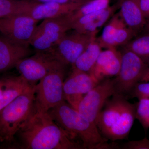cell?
<instances>
[{
  "label": "cell",
  "mask_w": 149,
  "mask_h": 149,
  "mask_svg": "<svg viewBox=\"0 0 149 149\" xmlns=\"http://www.w3.org/2000/svg\"><path fill=\"white\" fill-rule=\"evenodd\" d=\"M17 134L21 149H83L57 124L49 112L36 110Z\"/></svg>",
  "instance_id": "1"
},
{
  "label": "cell",
  "mask_w": 149,
  "mask_h": 149,
  "mask_svg": "<svg viewBox=\"0 0 149 149\" xmlns=\"http://www.w3.org/2000/svg\"><path fill=\"white\" fill-rule=\"evenodd\" d=\"M53 119L72 139L80 140L83 149L118 148L116 144H108L95 123L88 121L65 101L50 110Z\"/></svg>",
  "instance_id": "2"
},
{
  "label": "cell",
  "mask_w": 149,
  "mask_h": 149,
  "mask_svg": "<svg viewBox=\"0 0 149 149\" xmlns=\"http://www.w3.org/2000/svg\"><path fill=\"white\" fill-rule=\"evenodd\" d=\"M136 114V104L128 102L125 96L115 93L104 104L95 123L107 141L123 140L129 135Z\"/></svg>",
  "instance_id": "3"
},
{
  "label": "cell",
  "mask_w": 149,
  "mask_h": 149,
  "mask_svg": "<svg viewBox=\"0 0 149 149\" xmlns=\"http://www.w3.org/2000/svg\"><path fill=\"white\" fill-rule=\"evenodd\" d=\"M35 85L18 96L0 111V142L11 143L35 112Z\"/></svg>",
  "instance_id": "4"
},
{
  "label": "cell",
  "mask_w": 149,
  "mask_h": 149,
  "mask_svg": "<svg viewBox=\"0 0 149 149\" xmlns=\"http://www.w3.org/2000/svg\"><path fill=\"white\" fill-rule=\"evenodd\" d=\"M65 68L49 72L35 86V104L37 110L48 112L65 101L63 93Z\"/></svg>",
  "instance_id": "5"
},
{
  "label": "cell",
  "mask_w": 149,
  "mask_h": 149,
  "mask_svg": "<svg viewBox=\"0 0 149 149\" xmlns=\"http://www.w3.org/2000/svg\"><path fill=\"white\" fill-rule=\"evenodd\" d=\"M119 72L113 78L116 93L128 96L136 84L141 79L149 67L132 51L123 47Z\"/></svg>",
  "instance_id": "6"
},
{
  "label": "cell",
  "mask_w": 149,
  "mask_h": 149,
  "mask_svg": "<svg viewBox=\"0 0 149 149\" xmlns=\"http://www.w3.org/2000/svg\"><path fill=\"white\" fill-rule=\"evenodd\" d=\"M72 29L67 15L44 19L37 25L29 44L36 52H47Z\"/></svg>",
  "instance_id": "7"
},
{
  "label": "cell",
  "mask_w": 149,
  "mask_h": 149,
  "mask_svg": "<svg viewBox=\"0 0 149 149\" xmlns=\"http://www.w3.org/2000/svg\"><path fill=\"white\" fill-rule=\"evenodd\" d=\"M73 31L68 33L47 52L65 66L74 65L88 45L96 37V35H88Z\"/></svg>",
  "instance_id": "8"
},
{
  "label": "cell",
  "mask_w": 149,
  "mask_h": 149,
  "mask_svg": "<svg viewBox=\"0 0 149 149\" xmlns=\"http://www.w3.org/2000/svg\"><path fill=\"white\" fill-rule=\"evenodd\" d=\"M15 67L22 77L31 85H36L49 72L66 68L49 54L36 52L34 55L22 59Z\"/></svg>",
  "instance_id": "9"
},
{
  "label": "cell",
  "mask_w": 149,
  "mask_h": 149,
  "mask_svg": "<svg viewBox=\"0 0 149 149\" xmlns=\"http://www.w3.org/2000/svg\"><path fill=\"white\" fill-rule=\"evenodd\" d=\"M115 93L114 79L109 78L102 80L83 97L77 111L88 121L95 123L104 104Z\"/></svg>",
  "instance_id": "10"
},
{
  "label": "cell",
  "mask_w": 149,
  "mask_h": 149,
  "mask_svg": "<svg viewBox=\"0 0 149 149\" xmlns=\"http://www.w3.org/2000/svg\"><path fill=\"white\" fill-rule=\"evenodd\" d=\"M39 21L27 14L0 18V34L14 43L29 46V40Z\"/></svg>",
  "instance_id": "11"
},
{
  "label": "cell",
  "mask_w": 149,
  "mask_h": 149,
  "mask_svg": "<svg viewBox=\"0 0 149 149\" xmlns=\"http://www.w3.org/2000/svg\"><path fill=\"white\" fill-rule=\"evenodd\" d=\"M100 82L90 73L73 68L63 82L65 100L77 110L83 97Z\"/></svg>",
  "instance_id": "12"
},
{
  "label": "cell",
  "mask_w": 149,
  "mask_h": 149,
  "mask_svg": "<svg viewBox=\"0 0 149 149\" xmlns=\"http://www.w3.org/2000/svg\"><path fill=\"white\" fill-rule=\"evenodd\" d=\"M121 56L116 48L102 51L91 74L100 82L116 76L120 70Z\"/></svg>",
  "instance_id": "13"
},
{
  "label": "cell",
  "mask_w": 149,
  "mask_h": 149,
  "mask_svg": "<svg viewBox=\"0 0 149 149\" xmlns=\"http://www.w3.org/2000/svg\"><path fill=\"white\" fill-rule=\"evenodd\" d=\"M29 46L14 43L0 34V72L15 67L19 61L30 55Z\"/></svg>",
  "instance_id": "14"
},
{
  "label": "cell",
  "mask_w": 149,
  "mask_h": 149,
  "mask_svg": "<svg viewBox=\"0 0 149 149\" xmlns=\"http://www.w3.org/2000/svg\"><path fill=\"white\" fill-rule=\"evenodd\" d=\"M120 18L126 26L138 34L147 23L140 6V0H118Z\"/></svg>",
  "instance_id": "15"
},
{
  "label": "cell",
  "mask_w": 149,
  "mask_h": 149,
  "mask_svg": "<svg viewBox=\"0 0 149 149\" xmlns=\"http://www.w3.org/2000/svg\"><path fill=\"white\" fill-rule=\"evenodd\" d=\"M85 2H86L65 3H37L31 9L28 15L39 21L41 19L56 18L71 13Z\"/></svg>",
  "instance_id": "16"
},
{
  "label": "cell",
  "mask_w": 149,
  "mask_h": 149,
  "mask_svg": "<svg viewBox=\"0 0 149 149\" xmlns=\"http://www.w3.org/2000/svg\"><path fill=\"white\" fill-rule=\"evenodd\" d=\"M33 85H30L20 75L8 77L5 89L0 97V111Z\"/></svg>",
  "instance_id": "17"
},
{
  "label": "cell",
  "mask_w": 149,
  "mask_h": 149,
  "mask_svg": "<svg viewBox=\"0 0 149 149\" xmlns=\"http://www.w3.org/2000/svg\"><path fill=\"white\" fill-rule=\"evenodd\" d=\"M102 51L96 37L77 59L72 65L73 68L91 74Z\"/></svg>",
  "instance_id": "18"
},
{
  "label": "cell",
  "mask_w": 149,
  "mask_h": 149,
  "mask_svg": "<svg viewBox=\"0 0 149 149\" xmlns=\"http://www.w3.org/2000/svg\"><path fill=\"white\" fill-rule=\"evenodd\" d=\"M118 8H119L117 3L113 5L109 6L106 8L101 11L97 15L88 23L74 30L83 34L97 35L99 28H101L111 17Z\"/></svg>",
  "instance_id": "19"
},
{
  "label": "cell",
  "mask_w": 149,
  "mask_h": 149,
  "mask_svg": "<svg viewBox=\"0 0 149 149\" xmlns=\"http://www.w3.org/2000/svg\"><path fill=\"white\" fill-rule=\"evenodd\" d=\"M37 3L28 0H0V18L20 14H28Z\"/></svg>",
  "instance_id": "20"
},
{
  "label": "cell",
  "mask_w": 149,
  "mask_h": 149,
  "mask_svg": "<svg viewBox=\"0 0 149 149\" xmlns=\"http://www.w3.org/2000/svg\"><path fill=\"white\" fill-rule=\"evenodd\" d=\"M123 47L136 54L149 67V32H145L133 38Z\"/></svg>",
  "instance_id": "21"
},
{
  "label": "cell",
  "mask_w": 149,
  "mask_h": 149,
  "mask_svg": "<svg viewBox=\"0 0 149 149\" xmlns=\"http://www.w3.org/2000/svg\"><path fill=\"white\" fill-rule=\"evenodd\" d=\"M123 20L119 13L111 17L108 23L104 27L101 35L97 40L102 48L109 49L113 47V40L115 34Z\"/></svg>",
  "instance_id": "22"
},
{
  "label": "cell",
  "mask_w": 149,
  "mask_h": 149,
  "mask_svg": "<svg viewBox=\"0 0 149 149\" xmlns=\"http://www.w3.org/2000/svg\"><path fill=\"white\" fill-rule=\"evenodd\" d=\"M110 0H90L83 3L76 10L67 15L68 18L71 24L81 17L102 10L109 6Z\"/></svg>",
  "instance_id": "23"
},
{
  "label": "cell",
  "mask_w": 149,
  "mask_h": 149,
  "mask_svg": "<svg viewBox=\"0 0 149 149\" xmlns=\"http://www.w3.org/2000/svg\"><path fill=\"white\" fill-rule=\"evenodd\" d=\"M136 32L125 25L123 21L118 27L113 40V47L124 46L136 37Z\"/></svg>",
  "instance_id": "24"
},
{
  "label": "cell",
  "mask_w": 149,
  "mask_h": 149,
  "mask_svg": "<svg viewBox=\"0 0 149 149\" xmlns=\"http://www.w3.org/2000/svg\"><path fill=\"white\" fill-rule=\"evenodd\" d=\"M136 117L145 131H148L149 128V99L139 100L136 103Z\"/></svg>",
  "instance_id": "25"
},
{
  "label": "cell",
  "mask_w": 149,
  "mask_h": 149,
  "mask_svg": "<svg viewBox=\"0 0 149 149\" xmlns=\"http://www.w3.org/2000/svg\"><path fill=\"white\" fill-rule=\"evenodd\" d=\"M131 97L149 99V81L140 82L134 86L129 95Z\"/></svg>",
  "instance_id": "26"
},
{
  "label": "cell",
  "mask_w": 149,
  "mask_h": 149,
  "mask_svg": "<svg viewBox=\"0 0 149 149\" xmlns=\"http://www.w3.org/2000/svg\"><path fill=\"white\" fill-rule=\"evenodd\" d=\"M119 148L123 149H149V140L146 137L139 141H128L122 144Z\"/></svg>",
  "instance_id": "27"
},
{
  "label": "cell",
  "mask_w": 149,
  "mask_h": 149,
  "mask_svg": "<svg viewBox=\"0 0 149 149\" xmlns=\"http://www.w3.org/2000/svg\"><path fill=\"white\" fill-rule=\"evenodd\" d=\"M32 2L38 3H65L83 2L88 1L90 0H29Z\"/></svg>",
  "instance_id": "28"
},
{
  "label": "cell",
  "mask_w": 149,
  "mask_h": 149,
  "mask_svg": "<svg viewBox=\"0 0 149 149\" xmlns=\"http://www.w3.org/2000/svg\"><path fill=\"white\" fill-rule=\"evenodd\" d=\"M140 6L145 17L149 18V0H140Z\"/></svg>",
  "instance_id": "29"
},
{
  "label": "cell",
  "mask_w": 149,
  "mask_h": 149,
  "mask_svg": "<svg viewBox=\"0 0 149 149\" xmlns=\"http://www.w3.org/2000/svg\"><path fill=\"white\" fill-rule=\"evenodd\" d=\"M8 77L0 79V97L2 95L6 85Z\"/></svg>",
  "instance_id": "30"
},
{
  "label": "cell",
  "mask_w": 149,
  "mask_h": 149,
  "mask_svg": "<svg viewBox=\"0 0 149 149\" xmlns=\"http://www.w3.org/2000/svg\"><path fill=\"white\" fill-rule=\"evenodd\" d=\"M149 81V68L145 73L140 82H148Z\"/></svg>",
  "instance_id": "31"
},
{
  "label": "cell",
  "mask_w": 149,
  "mask_h": 149,
  "mask_svg": "<svg viewBox=\"0 0 149 149\" xmlns=\"http://www.w3.org/2000/svg\"><path fill=\"white\" fill-rule=\"evenodd\" d=\"M144 29H145V32H149V18L148 19V21H147L146 24L144 27Z\"/></svg>",
  "instance_id": "32"
}]
</instances>
